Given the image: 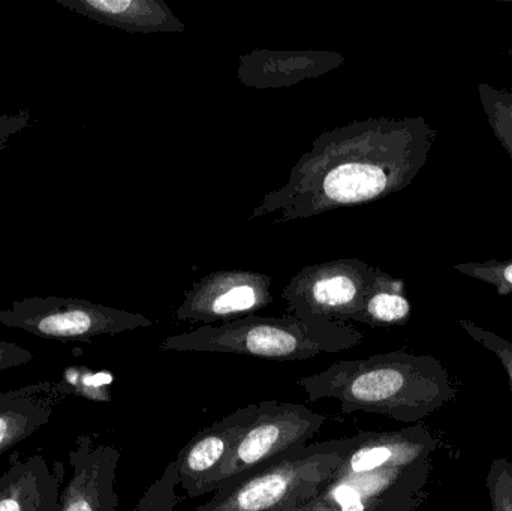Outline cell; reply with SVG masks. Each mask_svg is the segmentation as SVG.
<instances>
[{"label":"cell","instance_id":"6da1fadb","mask_svg":"<svg viewBox=\"0 0 512 511\" xmlns=\"http://www.w3.org/2000/svg\"><path fill=\"white\" fill-rule=\"evenodd\" d=\"M436 138L438 129L424 117H370L324 131L249 221L277 215L274 224H285L403 191L429 161Z\"/></svg>","mask_w":512,"mask_h":511},{"label":"cell","instance_id":"7a4b0ae2","mask_svg":"<svg viewBox=\"0 0 512 511\" xmlns=\"http://www.w3.org/2000/svg\"><path fill=\"white\" fill-rule=\"evenodd\" d=\"M297 384L309 402L336 399L343 414L361 411L402 423H418L456 398L439 360L406 351L339 360Z\"/></svg>","mask_w":512,"mask_h":511},{"label":"cell","instance_id":"3957f363","mask_svg":"<svg viewBox=\"0 0 512 511\" xmlns=\"http://www.w3.org/2000/svg\"><path fill=\"white\" fill-rule=\"evenodd\" d=\"M364 335L352 324L339 321L285 317L239 318L218 326L167 336L159 348L176 353L242 354L270 360H307L322 353L351 350Z\"/></svg>","mask_w":512,"mask_h":511},{"label":"cell","instance_id":"277c9868","mask_svg":"<svg viewBox=\"0 0 512 511\" xmlns=\"http://www.w3.org/2000/svg\"><path fill=\"white\" fill-rule=\"evenodd\" d=\"M358 441L360 434L291 450L242 482L216 492L195 511H286L307 506L337 476Z\"/></svg>","mask_w":512,"mask_h":511},{"label":"cell","instance_id":"5b68a950","mask_svg":"<svg viewBox=\"0 0 512 511\" xmlns=\"http://www.w3.org/2000/svg\"><path fill=\"white\" fill-rule=\"evenodd\" d=\"M327 422L324 414L292 402H258L254 419L240 431L230 455L204 480L198 498L216 494L258 473L291 450L307 446Z\"/></svg>","mask_w":512,"mask_h":511},{"label":"cell","instance_id":"8992f818","mask_svg":"<svg viewBox=\"0 0 512 511\" xmlns=\"http://www.w3.org/2000/svg\"><path fill=\"white\" fill-rule=\"evenodd\" d=\"M0 324L53 341L87 342L95 336L119 335L153 326L135 312L98 305L83 299L30 297L0 309Z\"/></svg>","mask_w":512,"mask_h":511},{"label":"cell","instance_id":"52a82bcc","mask_svg":"<svg viewBox=\"0 0 512 511\" xmlns=\"http://www.w3.org/2000/svg\"><path fill=\"white\" fill-rule=\"evenodd\" d=\"M378 272L358 258L310 264L283 288L282 300L295 317L351 323Z\"/></svg>","mask_w":512,"mask_h":511},{"label":"cell","instance_id":"ba28073f","mask_svg":"<svg viewBox=\"0 0 512 511\" xmlns=\"http://www.w3.org/2000/svg\"><path fill=\"white\" fill-rule=\"evenodd\" d=\"M432 459L406 467L336 476L310 501L312 511H415L424 503Z\"/></svg>","mask_w":512,"mask_h":511},{"label":"cell","instance_id":"9c48e42d","mask_svg":"<svg viewBox=\"0 0 512 511\" xmlns=\"http://www.w3.org/2000/svg\"><path fill=\"white\" fill-rule=\"evenodd\" d=\"M273 276L251 270H218L192 284L174 320L218 326L251 317L273 302Z\"/></svg>","mask_w":512,"mask_h":511},{"label":"cell","instance_id":"30bf717a","mask_svg":"<svg viewBox=\"0 0 512 511\" xmlns=\"http://www.w3.org/2000/svg\"><path fill=\"white\" fill-rule=\"evenodd\" d=\"M68 482L60 494V511H117V468L120 452L110 444H96L80 435L68 455Z\"/></svg>","mask_w":512,"mask_h":511},{"label":"cell","instance_id":"8fae6325","mask_svg":"<svg viewBox=\"0 0 512 511\" xmlns=\"http://www.w3.org/2000/svg\"><path fill=\"white\" fill-rule=\"evenodd\" d=\"M345 63L331 50H258L240 56L237 78L246 87L280 89L321 77Z\"/></svg>","mask_w":512,"mask_h":511},{"label":"cell","instance_id":"7c38bea8","mask_svg":"<svg viewBox=\"0 0 512 511\" xmlns=\"http://www.w3.org/2000/svg\"><path fill=\"white\" fill-rule=\"evenodd\" d=\"M258 404H249L198 432L176 459L180 486L189 500L198 498L204 480L219 470L230 455L240 431L254 419Z\"/></svg>","mask_w":512,"mask_h":511},{"label":"cell","instance_id":"4fadbf2b","mask_svg":"<svg viewBox=\"0 0 512 511\" xmlns=\"http://www.w3.org/2000/svg\"><path fill=\"white\" fill-rule=\"evenodd\" d=\"M436 449L438 440L424 425L393 432H363L337 471V476L406 467L430 459Z\"/></svg>","mask_w":512,"mask_h":511},{"label":"cell","instance_id":"5bb4252c","mask_svg":"<svg viewBox=\"0 0 512 511\" xmlns=\"http://www.w3.org/2000/svg\"><path fill=\"white\" fill-rule=\"evenodd\" d=\"M65 474L63 462L50 468L41 455L14 453L0 477V511H60Z\"/></svg>","mask_w":512,"mask_h":511},{"label":"cell","instance_id":"9a60e30c","mask_svg":"<svg viewBox=\"0 0 512 511\" xmlns=\"http://www.w3.org/2000/svg\"><path fill=\"white\" fill-rule=\"evenodd\" d=\"M63 8L128 33H182L186 26L164 0H54Z\"/></svg>","mask_w":512,"mask_h":511},{"label":"cell","instance_id":"2e32d148","mask_svg":"<svg viewBox=\"0 0 512 511\" xmlns=\"http://www.w3.org/2000/svg\"><path fill=\"white\" fill-rule=\"evenodd\" d=\"M51 387L53 384L41 383L8 392L0 404V455L23 443L50 422L51 405L38 395Z\"/></svg>","mask_w":512,"mask_h":511},{"label":"cell","instance_id":"e0dca14e","mask_svg":"<svg viewBox=\"0 0 512 511\" xmlns=\"http://www.w3.org/2000/svg\"><path fill=\"white\" fill-rule=\"evenodd\" d=\"M411 311L405 282L379 269L351 323L370 327L405 326L411 320Z\"/></svg>","mask_w":512,"mask_h":511},{"label":"cell","instance_id":"ac0fdd59","mask_svg":"<svg viewBox=\"0 0 512 511\" xmlns=\"http://www.w3.org/2000/svg\"><path fill=\"white\" fill-rule=\"evenodd\" d=\"M478 96L493 134L512 161V89H496L481 83L478 84Z\"/></svg>","mask_w":512,"mask_h":511},{"label":"cell","instance_id":"d6986e66","mask_svg":"<svg viewBox=\"0 0 512 511\" xmlns=\"http://www.w3.org/2000/svg\"><path fill=\"white\" fill-rule=\"evenodd\" d=\"M111 381L113 377L110 374L95 372L86 366H71L66 369L62 383L57 384V389L87 401L111 402Z\"/></svg>","mask_w":512,"mask_h":511},{"label":"cell","instance_id":"ffe728a7","mask_svg":"<svg viewBox=\"0 0 512 511\" xmlns=\"http://www.w3.org/2000/svg\"><path fill=\"white\" fill-rule=\"evenodd\" d=\"M177 486H180L176 461L146 489L137 504V511H176Z\"/></svg>","mask_w":512,"mask_h":511},{"label":"cell","instance_id":"44dd1931","mask_svg":"<svg viewBox=\"0 0 512 511\" xmlns=\"http://www.w3.org/2000/svg\"><path fill=\"white\" fill-rule=\"evenodd\" d=\"M454 270L492 285L498 291L499 296H512V260L456 264Z\"/></svg>","mask_w":512,"mask_h":511},{"label":"cell","instance_id":"7402d4cb","mask_svg":"<svg viewBox=\"0 0 512 511\" xmlns=\"http://www.w3.org/2000/svg\"><path fill=\"white\" fill-rule=\"evenodd\" d=\"M492 511H512V462L508 459H495L487 473Z\"/></svg>","mask_w":512,"mask_h":511},{"label":"cell","instance_id":"603a6c76","mask_svg":"<svg viewBox=\"0 0 512 511\" xmlns=\"http://www.w3.org/2000/svg\"><path fill=\"white\" fill-rule=\"evenodd\" d=\"M459 326L471 336L474 341L478 344L483 345L487 350L492 351L499 360H501L502 366H504L505 372H507L508 378H510L511 389H512V344L502 336L496 335L492 330L483 329V327L477 326L469 320H459Z\"/></svg>","mask_w":512,"mask_h":511},{"label":"cell","instance_id":"cb8c5ba5","mask_svg":"<svg viewBox=\"0 0 512 511\" xmlns=\"http://www.w3.org/2000/svg\"><path fill=\"white\" fill-rule=\"evenodd\" d=\"M29 111H20L17 114H3L0 116V152L9 146V141L18 132L30 125Z\"/></svg>","mask_w":512,"mask_h":511},{"label":"cell","instance_id":"d4e9b609","mask_svg":"<svg viewBox=\"0 0 512 511\" xmlns=\"http://www.w3.org/2000/svg\"><path fill=\"white\" fill-rule=\"evenodd\" d=\"M33 354L20 345L0 341V371L18 368L32 362Z\"/></svg>","mask_w":512,"mask_h":511},{"label":"cell","instance_id":"484cf974","mask_svg":"<svg viewBox=\"0 0 512 511\" xmlns=\"http://www.w3.org/2000/svg\"><path fill=\"white\" fill-rule=\"evenodd\" d=\"M286 511H312L309 506L298 507V509L286 510Z\"/></svg>","mask_w":512,"mask_h":511},{"label":"cell","instance_id":"4316f807","mask_svg":"<svg viewBox=\"0 0 512 511\" xmlns=\"http://www.w3.org/2000/svg\"><path fill=\"white\" fill-rule=\"evenodd\" d=\"M6 396H8V392L0 393V404L5 401Z\"/></svg>","mask_w":512,"mask_h":511},{"label":"cell","instance_id":"83f0119b","mask_svg":"<svg viewBox=\"0 0 512 511\" xmlns=\"http://www.w3.org/2000/svg\"><path fill=\"white\" fill-rule=\"evenodd\" d=\"M508 54H510L511 59H512V48H510V50H508Z\"/></svg>","mask_w":512,"mask_h":511}]
</instances>
